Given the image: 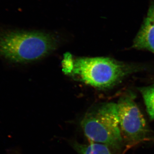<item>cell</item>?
I'll list each match as a JSON object with an SVG mask.
<instances>
[{
  "label": "cell",
  "mask_w": 154,
  "mask_h": 154,
  "mask_svg": "<svg viewBox=\"0 0 154 154\" xmlns=\"http://www.w3.org/2000/svg\"><path fill=\"white\" fill-rule=\"evenodd\" d=\"M55 38L38 31H0V57L12 62L40 59L54 50Z\"/></svg>",
  "instance_id": "7a4b0ae2"
},
{
  "label": "cell",
  "mask_w": 154,
  "mask_h": 154,
  "mask_svg": "<svg viewBox=\"0 0 154 154\" xmlns=\"http://www.w3.org/2000/svg\"><path fill=\"white\" fill-rule=\"evenodd\" d=\"M138 90L143 96L150 118L154 120V85L141 87Z\"/></svg>",
  "instance_id": "52a82bcc"
},
{
  "label": "cell",
  "mask_w": 154,
  "mask_h": 154,
  "mask_svg": "<svg viewBox=\"0 0 154 154\" xmlns=\"http://www.w3.org/2000/svg\"><path fill=\"white\" fill-rule=\"evenodd\" d=\"M81 125L90 141L116 150L122 147L117 103H106L90 110L82 119Z\"/></svg>",
  "instance_id": "3957f363"
},
{
  "label": "cell",
  "mask_w": 154,
  "mask_h": 154,
  "mask_svg": "<svg viewBox=\"0 0 154 154\" xmlns=\"http://www.w3.org/2000/svg\"><path fill=\"white\" fill-rule=\"evenodd\" d=\"M146 17L148 18L154 25V4H152L149 8Z\"/></svg>",
  "instance_id": "ba28073f"
},
{
  "label": "cell",
  "mask_w": 154,
  "mask_h": 154,
  "mask_svg": "<svg viewBox=\"0 0 154 154\" xmlns=\"http://www.w3.org/2000/svg\"><path fill=\"white\" fill-rule=\"evenodd\" d=\"M132 47L147 50L154 54V25L146 17L134 39Z\"/></svg>",
  "instance_id": "5b68a950"
},
{
  "label": "cell",
  "mask_w": 154,
  "mask_h": 154,
  "mask_svg": "<svg viewBox=\"0 0 154 154\" xmlns=\"http://www.w3.org/2000/svg\"><path fill=\"white\" fill-rule=\"evenodd\" d=\"M73 147L79 154H112L108 147L103 144L91 142L89 144L75 142Z\"/></svg>",
  "instance_id": "8992f818"
},
{
  "label": "cell",
  "mask_w": 154,
  "mask_h": 154,
  "mask_svg": "<svg viewBox=\"0 0 154 154\" xmlns=\"http://www.w3.org/2000/svg\"><path fill=\"white\" fill-rule=\"evenodd\" d=\"M66 74L96 88H107L120 82L125 77L137 69L134 66L106 57L74 58L66 54L62 62Z\"/></svg>",
  "instance_id": "6da1fadb"
},
{
  "label": "cell",
  "mask_w": 154,
  "mask_h": 154,
  "mask_svg": "<svg viewBox=\"0 0 154 154\" xmlns=\"http://www.w3.org/2000/svg\"><path fill=\"white\" fill-rule=\"evenodd\" d=\"M119 125L122 138L129 143L144 139L148 130L145 119L131 95L122 96L117 103Z\"/></svg>",
  "instance_id": "277c9868"
}]
</instances>
